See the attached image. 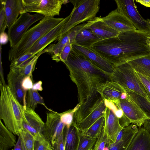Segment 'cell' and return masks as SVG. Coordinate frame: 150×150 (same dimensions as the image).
<instances>
[{
  "label": "cell",
  "instance_id": "1",
  "mask_svg": "<svg viewBox=\"0 0 150 150\" xmlns=\"http://www.w3.org/2000/svg\"><path fill=\"white\" fill-rule=\"evenodd\" d=\"M150 34L138 30L128 31L101 40L91 48L115 67L150 54Z\"/></svg>",
  "mask_w": 150,
  "mask_h": 150
},
{
  "label": "cell",
  "instance_id": "2",
  "mask_svg": "<svg viewBox=\"0 0 150 150\" xmlns=\"http://www.w3.org/2000/svg\"><path fill=\"white\" fill-rule=\"evenodd\" d=\"M64 63L69 71L71 79L77 87L80 105L99 94L96 89L97 84L109 80V75L72 47L67 61Z\"/></svg>",
  "mask_w": 150,
  "mask_h": 150
},
{
  "label": "cell",
  "instance_id": "3",
  "mask_svg": "<svg viewBox=\"0 0 150 150\" xmlns=\"http://www.w3.org/2000/svg\"><path fill=\"white\" fill-rule=\"evenodd\" d=\"M0 118L6 127L19 136L23 129L24 108L7 85L0 83Z\"/></svg>",
  "mask_w": 150,
  "mask_h": 150
},
{
  "label": "cell",
  "instance_id": "4",
  "mask_svg": "<svg viewBox=\"0 0 150 150\" xmlns=\"http://www.w3.org/2000/svg\"><path fill=\"white\" fill-rule=\"evenodd\" d=\"M63 18L45 17L28 29L16 45L11 48L8 59L11 61L25 54L39 39L57 26Z\"/></svg>",
  "mask_w": 150,
  "mask_h": 150
},
{
  "label": "cell",
  "instance_id": "5",
  "mask_svg": "<svg viewBox=\"0 0 150 150\" xmlns=\"http://www.w3.org/2000/svg\"><path fill=\"white\" fill-rule=\"evenodd\" d=\"M69 1L73 4V8L59 39L75 26L94 19L99 11V0H71Z\"/></svg>",
  "mask_w": 150,
  "mask_h": 150
},
{
  "label": "cell",
  "instance_id": "6",
  "mask_svg": "<svg viewBox=\"0 0 150 150\" xmlns=\"http://www.w3.org/2000/svg\"><path fill=\"white\" fill-rule=\"evenodd\" d=\"M109 79L119 83L126 93H136L150 101L149 94L128 63L115 67Z\"/></svg>",
  "mask_w": 150,
  "mask_h": 150
},
{
  "label": "cell",
  "instance_id": "7",
  "mask_svg": "<svg viewBox=\"0 0 150 150\" xmlns=\"http://www.w3.org/2000/svg\"><path fill=\"white\" fill-rule=\"evenodd\" d=\"M106 108L105 101L100 96L89 107L80 106L74 114L73 124L83 132L104 116Z\"/></svg>",
  "mask_w": 150,
  "mask_h": 150
},
{
  "label": "cell",
  "instance_id": "8",
  "mask_svg": "<svg viewBox=\"0 0 150 150\" xmlns=\"http://www.w3.org/2000/svg\"><path fill=\"white\" fill-rule=\"evenodd\" d=\"M69 2L66 0H22L20 14L33 12L45 17H54L59 15L62 5Z\"/></svg>",
  "mask_w": 150,
  "mask_h": 150
},
{
  "label": "cell",
  "instance_id": "9",
  "mask_svg": "<svg viewBox=\"0 0 150 150\" xmlns=\"http://www.w3.org/2000/svg\"><path fill=\"white\" fill-rule=\"evenodd\" d=\"M45 16L38 13L21 14L17 20L8 29L7 35L11 48L17 44L29 27Z\"/></svg>",
  "mask_w": 150,
  "mask_h": 150
},
{
  "label": "cell",
  "instance_id": "10",
  "mask_svg": "<svg viewBox=\"0 0 150 150\" xmlns=\"http://www.w3.org/2000/svg\"><path fill=\"white\" fill-rule=\"evenodd\" d=\"M117 11L132 23L137 30L150 35V27L146 20L140 15L134 0H115Z\"/></svg>",
  "mask_w": 150,
  "mask_h": 150
},
{
  "label": "cell",
  "instance_id": "11",
  "mask_svg": "<svg viewBox=\"0 0 150 150\" xmlns=\"http://www.w3.org/2000/svg\"><path fill=\"white\" fill-rule=\"evenodd\" d=\"M50 111L47 113L46 120L42 134L53 148L64 132L65 126L61 121L59 113L53 111Z\"/></svg>",
  "mask_w": 150,
  "mask_h": 150
},
{
  "label": "cell",
  "instance_id": "12",
  "mask_svg": "<svg viewBox=\"0 0 150 150\" xmlns=\"http://www.w3.org/2000/svg\"><path fill=\"white\" fill-rule=\"evenodd\" d=\"M95 22V20L93 19L75 26L59 39L57 43L50 45L46 48L47 52L53 53L52 59L58 62L59 55L65 44L69 41L73 43L76 37L79 33L89 28Z\"/></svg>",
  "mask_w": 150,
  "mask_h": 150
},
{
  "label": "cell",
  "instance_id": "13",
  "mask_svg": "<svg viewBox=\"0 0 150 150\" xmlns=\"http://www.w3.org/2000/svg\"><path fill=\"white\" fill-rule=\"evenodd\" d=\"M116 105L122 110L131 123L136 125L139 128L142 127L145 121L148 119L137 105L127 96L125 99H120Z\"/></svg>",
  "mask_w": 150,
  "mask_h": 150
},
{
  "label": "cell",
  "instance_id": "14",
  "mask_svg": "<svg viewBox=\"0 0 150 150\" xmlns=\"http://www.w3.org/2000/svg\"><path fill=\"white\" fill-rule=\"evenodd\" d=\"M23 129L35 139L42 134L45 123L34 110L27 106H23Z\"/></svg>",
  "mask_w": 150,
  "mask_h": 150
},
{
  "label": "cell",
  "instance_id": "15",
  "mask_svg": "<svg viewBox=\"0 0 150 150\" xmlns=\"http://www.w3.org/2000/svg\"><path fill=\"white\" fill-rule=\"evenodd\" d=\"M70 16L69 14L64 18L57 26L39 39L25 53L29 52L37 54L43 50L50 43L58 40Z\"/></svg>",
  "mask_w": 150,
  "mask_h": 150
},
{
  "label": "cell",
  "instance_id": "16",
  "mask_svg": "<svg viewBox=\"0 0 150 150\" xmlns=\"http://www.w3.org/2000/svg\"><path fill=\"white\" fill-rule=\"evenodd\" d=\"M96 89L103 99L115 104L121 99L122 93L126 92L119 83L109 79L97 84Z\"/></svg>",
  "mask_w": 150,
  "mask_h": 150
},
{
  "label": "cell",
  "instance_id": "17",
  "mask_svg": "<svg viewBox=\"0 0 150 150\" xmlns=\"http://www.w3.org/2000/svg\"><path fill=\"white\" fill-rule=\"evenodd\" d=\"M10 69L7 75V85L20 103L23 106H26V92L24 91L21 87V81L24 76L20 68Z\"/></svg>",
  "mask_w": 150,
  "mask_h": 150
},
{
  "label": "cell",
  "instance_id": "18",
  "mask_svg": "<svg viewBox=\"0 0 150 150\" xmlns=\"http://www.w3.org/2000/svg\"><path fill=\"white\" fill-rule=\"evenodd\" d=\"M102 18L106 24L119 33L137 30L131 21L117 9Z\"/></svg>",
  "mask_w": 150,
  "mask_h": 150
},
{
  "label": "cell",
  "instance_id": "19",
  "mask_svg": "<svg viewBox=\"0 0 150 150\" xmlns=\"http://www.w3.org/2000/svg\"><path fill=\"white\" fill-rule=\"evenodd\" d=\"M72 47L110 76L113 72L115 67L91 47H83L74 44Z\"/></svg>",
  "mask_w": 150,
  "mask_h": 150
},
{
  "label": "cell",
  "instance_id": "20",
  "mask_svg": "<svg viewBox=\"0 0 150 150\" xmlns=\"http://www.w3.org/2000/svg\"><path fill=\"white\" fill-rule=\"evenodd\" d=\"M104 117L108 138L111 143H115L118 134L123 128L120 125L119 119L109 108L106 107Z\"/></svg>",
  "mask_w": 150,
  "mask_h": 150
},
{
  "label": "cell",
  "instance_id": "21",
  "mask_svg": "<svg viewBox=\"0 0 150 150\" xmlns=\"http://www.w3.org/2000/svg\"><path fill=\"white\" fill-rule=\"evenodd\" d=\"M126 150H150V134L143 127L139 128Z\"/></svg>",
  "mask_w": 150,
  "mask_h": 150
},
{
  "label": "cell",
  "instance_id": "22",
  "mask_svg": "<svg viewBox=\"0 0 150 150\" xmlns=\"http://www.w3.org/2000/svg\"><path fill=\"white\" fill-rule=\"evenodd\" d=\"M124 134L121 139L117 142L109 144L108 150H126L133 138L137 132L138 128L132 123L124 127Z\"/></svg>",
  "mask_w": 150,
  "mask_h": 150
},
{
  "label": "cell",
  "instance_id": "23",
  "mask_svg": "<svg viewBox=\"0 0 150 150\" xmlns=\"http://www.w3.org/2000/svg\"><path fill=\"white\" fill-rule=\"evenodd\" d=\"M88 28L101 40L117 36L120 33L108 25L100 17Z\"/></svg>",
  "mask_w": 150,
  "mask_h": 150
},
{
  "label": "cell",
  "instance_id": "24",
  "mask_svg": "<svg viewBox=\"0 0 150 150\" xmlns=\"http://www.w3.org/2000/svg\"><path fill=\"white\" fill-rule=\"evenodd\" d=\"M23 7L22 0H5V10L8 28L18 19Z\"/></svg>",
  "mask_w": 150,
  "mask_h": 150
},
{
  "label": "cell",
  "instance_id": "25",
  "mask_svg": "<svg viewBox=\"0 0 150 150\" xmlns=\"http://www.w3.org/2000/svg\"><path fill=\"white\" fill-rule=\"evenodd\" d=\"M81 132L73 124L69 128L65 127L64 139L65 150H77L80 139Z\"/></svg>",
  "mask_w": 150,
  "mask_h": 150
},
{
  "label": "cell",
  "instance_id": "26",
  "mask_svg": "<svg viewBox=\"0 0 150 150\" xmlns=\"http://www.w3.org/2000/svg\"><path fill=\"white\" fill-rule=\"evenodd\" d=\"M102 40L88 28L79 33L73 44L86 47H91L93 44Z\"/></svg>",
  "mask_w": 150,
  "mask_h": 150
},
{
  "label": "cell",
  "instance_id": "27",
  "mask_svg": "<svg viewBox=\"0 0 150 150\" xmlns=\"http://www.w3.org/2000/svg\"><path fill=\"white\" fill-rule=\"evenodd\" d=\"M14 134L0 120V150H8L14 146L16 139Z\"/></svg>",
  "mask_w": 150,
  "mask_h": 150
},
{
  "label": "cell",
  "instance_id": "28",
  "mask_svg": "<svg viewBox=\"0 0 150 150\" xmlns=\"http://www.w3.org/2000/svg\"><path fill=\"white\" fill-rule=\"evenodd\" d=\"M136 72L150 78V54L128 62Z\"/></svg>",
  "mask_w": 150,
  "mask_h": 150
},
{
  "label": "cell",
  "instance_id": "29",
  "mask_svg": "<svg viewBox=\"0 0 150 150\" xmlns=\"http://www.w3.org/2000/svg\"><path fill=\"white\" fill-rule=\"evenodd\" d=\"M126 93L127 96L137 105L148 118L150 119V101L136 93Z\"/></svg>",
  "mask_w": 150,
  "mask_h": 150
},
{
  "label": "cell",
  "instance_id": "30",
  "mask_svg": "<svg viewBox=\"0 0 150 150\" xmlns=\"http://www.w3.org/2000/svg\"><path fill=\"white\" fill-rule=\"evenodd\" d=\"M26 99L27 106L33 110H35L37 107L38 104H40L44 106L50 111H52L46 106L42 97L40 95L38 91L32 89L28 91Z\"/></svg>",
  "mask_w": 150,
  "mask_h": 150
},
{
  "label": "cell",
  "instance_id": "31",
  "mask_svg": "<svg viewBox=\"0 0 150 150\" xmlns=\"http://www.w3.org/2000/svg\"><path fill=\"white\" fill-rule=\"evenodd\" d=\"M104 116H101L89 128L81 133L90 137L97 139L100 134L104 124Z\"/></svg>",
  "mask_w": 150,
  "mask_h": 150
},
{
  "label": "cell",
  "instance_id": "32",
  "mask_svg": "<svg viewBox=\"0 0 150 150\" xmlns=\"http://www.w3.org/2000/svg\"><path fill=\"white\" fill-rule=\"evenodd\" d=\"M19 136L21 138L22 150H34L35 139L32 135L23 129Z\"/></svg>",
  "mask_w": 150,
  "mask_h": 150
},
{
  "label": "cell",
  "instance_id": "33",
  "mask_svg": "<svg viewBox=\"0 0 150 150\" xmlns=\"http://www.w3.org/2000/svg\"><path fill=\"white\" fill-rule=\"evenodd\" d=\"M80 106L79 103L73 109H69L61 113H59L61 122L67 128L69 127L72 124L75 112Z\"/></svg>",
  "mask_w": 150,
  "mask_h": 150
},
{
  "label": "cell",
  "instance_id": "34",
  "mask_svg": "<svg viewBox=\"0 0 150 150\" xmlns=\"http://www.w3.org/2000/svg\"><path fill=\"white\" fill-rule=\"evenodd\" d=\"M36 54L30 53H26L19 57L11 62L10 69L18 67L22 68L28 63Z\"/></svg>",
  "mask_w": 150,
  "mask_h": 150
},
{
  "label": "cell",
  "instance_id": "35",
  "mask_svg": "<svg viewBox=\"0 0 150 150\" xmlns=\"http://www.w3.org/2000/svg\"><path fill=\"white\" fill-rule=\"evenodd\" d=\"M110 142L104 124L100 134L97 139L93 150H103L108 146Z\"/></svg>",
  "mask_w": 150,
  "mask_h": 150
},
{
  "label": "cell",
  "instance_id": "36",
  "mask_svg": "<svg viewBox=\"0 0 150 150\" xmlns=\"http://www.w3.org/2000/svg\"><path fill=\"white\" fill-rule=\"evenodd\" d=\"M47 52L46 49L36 55L24 67L20 68L21 72L24 77L28 75L32 76L35 65L39 57L42 54Z\"/></svg>",
  "mask_w": 150,
  "mask_h": 150
},
{
  "label": "cell",
  "instance_id": "37",
  "mask_svg": "<svg viewBox=\"0 0 150 150\" xmlns=\"http://www.w3.org/2000/svg\"><path fill=\"white\" fill-rule=\"evenodd\" d=\"M96 139L88 137L81 132L77 150H89L93 148Z\"/></svg>",
  "mask_w": 150,
  "mask_h": 150
},
{
  "label": "cell",
  "instance_id": "38",
  "mask_svg": "<svg viewBox=\"0 0 150 150\" xmlns=\"http://www.w3.org/2000/svg\"><path fill=\"white\" fill-rule=\"evenodd\" d=\"M52 149L51 144L42 134L35 139L34 150H50Z\"/></svg>",
  "mask_w": 150,
  "mask_h": 150
},
{
  "label": "cell",
  "instance_id": "39",
  "mask_svg": "<svg viewBox=\"0 0 150 150\" xmlns=\"http://www.w3.org/2000/svg\"><path fill=\"white\" fill-rule=\"evenodd\" d=\"M0 11V32L4 33L7 28V19L5 10V0H1Z\"/></svg>",
  "mask_w": 150,
  "mask_h": 150
},
{
  "label": "cell",
  "instance_id": "40",
  "mask_svg": "<svg viewBox=\"0 0 150 150\" xmlns=\"http://www.w3.org/2000/svg\"><path fill=\"white\" fill-rule=\"evenodd\" d=\"M72 44L69 41L65 44L59 55L58 62L62 61L64 63L67 61L71 50Z\"/></svg>",
  "mask_w": 150,
  "mask_h": 150
},
{
  "label": "cell",
  "instance_id": "41",
  "mask_svg": "<svg viewBox=\"0 0 150 150\" xmlns=\"http://www.w3.org/2000/svg\"><path fill=\"white\" fill-rule=\"evenodd\" d=\"M33 76L28 75L24 77L21 81V87L24 91L26 92L32 89L33 83Z\"/></svg>",
  "mask_w": 150,
  "mask_h": 150
},
{
  "label": "cell",
  "instance_id": "42",
  "mask_svg": "<svg viewBox=\"0 0 150 150\" xmlns=\"http://www.w3.org/2000/svg\"><path fill=\"white\" fill-rule=\"evenodd\" d=\"M135 73L150 96V78L143 76L135 71Z\"/></svg>",
  "mask_w": 150,
  "mask_h": 150
},
{
  "label": "cell",
  "instance_id": "43",
  "mask_svg": "<svg viewBox=\"0 0 150 150\" xmlns=\"http://www.w3.org/2000/svg\"><path fill=\"white\" fill-rule=\"evenodd\" d=\"M53 148L54 150H65L64 132L58 138Z\"/></svg>",
  "mask_w": 150,
  "mask_h": 150
},
{
  "label": "cell",
  "instance_id": "44",
  "mask_svg": "<svg viewBox=\"0 0 150 150\" xmlns=\"http://www.w3.org/2000/svg\"><path fill=\"white\" fill-rule=\"evenodd\" d=\"M42 84V82L41 81H39L33 84L32 89L38 91H42L43 90Z\"/></svg>",
  "mask_w": 150,
  "mask_h": 150
},
{
  "label": "cell",
  "instance_id": "45",
  "mask_svg": "<svg viewBox=\"0 0 150 150\" xmlns=\"http://www.w3.org/2000/svg\"><path fill=\"white\" fill-rule=\"evenodd\" d=\"M143 125V127L150 134V119H146Z\"/></svg>",
  "mask_w": 150,
  "mask_h": 150
},
{
  "label": "cell",
  "instance_id": "46",
  "mask_svg": "<svg viewBox=\"0 0 150 150\" xmlns=\"http://www.w3.org/2000/svg\"><path fill=\"white\" fill-rule=\"evenodd\" d=\"M13 150H22L21 138L19 136L17 141L14 146Z\"/></svg>",
  "mask_w": 150,
  "mask_h": 150
},
{
  "label": "cell",
  "instance_id": "47",
  "mask_svg": "<svg viewBox=\"0 0 150 150\" xmlns=\"http://www.w3.org/2000/svg\"><path fill=\"white\" fill-rule=\"evenodd\" d=\"M136 1L146 7H150V0H137Z\"/></svg>",
  "mask_w": 150,
  "mask_h": 150
},
{
  "label": "cell",
  "instance_id": "48",
  "mask_svg": "<svg viewBox=\"0 0 150 150\" xmlns=\"http://www.w3.org/2000/svg\"><path fill=\"white\" fill-rule=\"evenodd\" d=\"M127 97V94L126 92L123 93L121 96V99H124L126 98Z\"/></svg>",
  "mask_w": 150,
  "mask_h": 150
},
{
  "label": "cell",
  "instance_id": "49",
  "mask_svg": "<svg viewBox=\"0 0 150 150\" xmlns=\"http://www.w3.org/2000/svg\"><path fill=\"white\" fill-rule=\"evenodd\" d=\"M148 43L150 46V37L148 39Z\"/></svg>",
  "mask_w": 150,
  "mask_h": 150
},
{
  "label": "cell",
  "instance_id": "50",
  "mask_svg": "<svg viewBox=\"0 0 150 150\" xmlns=\"http://www.w3.org/2000/svg\"><path fill=\"white\" fill-rule=\"evenodd\" d=\"M93 150V148H92V149H89V150Z\"/></svg>",
  "mask_w": 150,
  "mask_h": 150
},
{
  "label": "cell",
  "instance_id": "51",
  "mask_svg": "<svg viewBox=\"0 0 150 150\" xmlns=\"http://www.w3.org/2000/svg\"><path fill=\"white\" fill-rule=\"evenodd\" d=\"M50 150H54L53 149H50Z\"/></svg>",
  "mask_w": 150,
  "mask_h": 150
}]
</instances>
